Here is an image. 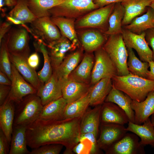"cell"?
<instances>
[{"mask_svg": "<svg viewBox=\"0 0 154 154\" xmlns=\"http://www.w3.org/2000/svg\"><path fill=\"white\" fill-rule=\"evenodd\" d=\"M81 117L55 121L38 119L27 127V146L33 149L46 144H60L66 148L63 154H73L81 134Z\"/></svg>", "mask_w": 154, "mask_h": 154, "instance_id": "6da1fadb", "label": "cell"}, {"mask_svg": "<svg viewBox=\"0 0 154 154\" xmlns=\"http://www.w3.org/2000/svg\"><path fill=\"white\" fill-rule=\"evenodd\" d=\"M113 86L124 92L133 100L138 102L145 100L154 90V80L129 74L116 76L112 78Z\"/></svg>", "mask_w": 154, "mask_h": 154, "instance_id": "7a4b0ae2", "label": "cell"}, {"mask_svg": "<svg viewBox=\"0 0 154 154\" xmlns=\"http://www.w3.org/2000/svg\"><path fill=\"white\" fill-rule=\"evenodd\" d=\"M17 104L13 125L26 127L38 119L43 106L36 94L26 96Z\"/></svg>", "mask_w": 154, "mask_h": 154, "instance_id": "3957f363", "label": "cell"}, {"mask_svg": "<svg viewBox=\"0 0 154 154\" xmlns=\"http://www.w3.org/2000/svg\"><path fill=\"white\" fill-rule=\"evenodd\" d=\"M102 47L116 66L118 76L129 74L127 65L128 52L122 34L109 36Z\"/></svg>", "mask_w": 154, "mask_h": 154, "instance_id": "277c9868", "label": "cell"}, {"mask_svg": "<svg viewBox=\"0 0 154 154\" xmlns=\"http://www.w3.org/2000/svg\"><path fill=\"white\" fill-rule=\"evenodd\" d=\"M98 8L93 0H66L62 3L50 9L48 12L51 17L75 19Z\"/></svg>", "mask_w": 154, "mask_h": 154, "instance_id": "5b68a950", "label": "cell"}, {"mask_svg": "<svg viewBox=\"0 0 154 154\" xmlns=\"http://www.w3.org/2000/svg\"><path fill=\"white\" fill-rule=\"evenodd\" d=\"M95 62L92 69L91 86L102 79L118 76L117 69L108 55L102 47L94 51Z\"/></svg>", "mask_w": 154, "mask_h": 154, "instance_id": "8992f818", "label": "cell"}, {"mask_svg": "<svg viewBox=\"0 0 154 154\" xmlns=\"http://www.w3.org/2000/svg\"><path fill=\"white\" fill-rule=\"evenodd\" d=\"M30 23L31 34L35 39L42 40L45 45L59 39L62 36L60 31L50 16L37 18Z\"/></svg>", "mask_w": 154, "mask_h": 154, "instance_id": "52a82bcc", "label": "cell"}, {"mask_svg": "<svg viewBox=\"0 0 154 154\" xmlns=\"http://www.w3.org/2000/svg\"><path fill=\"white\" fill-rule=\"evenodd\" d=\"M115 3L96 9L80 18L75 22L76 28H96L104 29L113 10Z\"/></svg>", "mask_w": 154, "mask_h": 154, "instance_id": "ba28073f", "label": "cell"}, {"mask_svg": "<svg viewBox=\"0 0 154 154\" xmlns=\"http://www.w3.org/2000/svg\"><path fill=\"white\" fill-rule=\"evenodd\" d=\"M122 35L127 48L134 49L141 60L147 62L152 60V51L146 40L145 32L137 34L123 28Z\"/></svg>", "mask_w": 154, "mask_h": 154, "instance_id": "9c48e42d", "label": "cell"}, {"mask_svg": "<svg viewBox=\"0 0 154 154\" xmlns=\"http://www.w3.org/2000/svg\"><path fill=\"white\" fill-rule=\"evenodd\" d=\"M100 136L97 140L98 146L106 152L128 132L124 125L114 123H100Z\"/></svg>", "mask_w": 154, "mask_h": 154, "instance_id": "30bf717a", "label": "cell"}, {"mask_svg": "<svg viewBox=\"0 0 154 154\" xmlns=\"http://www.w3.org/2000/svg\"><path fill=\"white\" fill-rule=\"evenodd\" d=\"M138 136L133 133H127L118 141L105 152L106 154H144V146L139 141Z\"/></svg>", "mask_w": 154, "mask_h": 154, "instance_id": "8fae6325", "label": "cell"}, {"mask_svg": "<svg viewBox=\"0 0 154 154\" xmlns=\"http://www.w3.org/2000/svg\"><path fill=\"white\" fill-rule=\"evenodd\" d=\"M12 78L11 90L7 97L17 104L29 95L37 93V90L27 82L11 63Z\"/></svg>", "mask_w": 154, "mask_h": 154, "instance_id": "7c38bea8", "label": "cell"}, {"mask_svg": "<svg viewBox=\"0 0 154 154\" xmlns=\"http://www.w3.org/2000/svg\"><path fill=\"white\" fill-rule=\"evenodd\" d=\"M50 58L53 70L59 66L69 51L75 50L77 48L66 37L62 35L59 39L45 45Z\"/></svg>", "mask_w": 154, "mask_h": 154, "instance_id": "4fadbf2b", "label": "cell"}, {"mask_svg": "<svg viewBox=\"0 0 154 154\" xmlns=\"http://www.w3.org/2000/svg\"><path fill=\"white\" fill-rule=\"evenodd\" d=\"M29 54H16L9 53L10 60L25 79L37 90L42 83L35 69L31 68L27 62Z\"/></svg>", "mask_w": 154, "mask_h": 154, "instance_id": "5bb4252c", "label": "cell"}, {"mask_svg": "<svg viewBox=\"0 0 154 154\" xmlns=\"http://www.w3.org/2000/svg\"><path fill=\"white\" fill-rule=\"evenodd\" d=\"M28 31L23 27L10 30L8 34L7 47L10 53L29 54Z\"/></svg>", "mask_w": 154, "mask_h": 154, "instance_id": "9a60e30c", "label": "cell"}, {"mask_svg": "<svg viewBox=\"0 0 154 154\" xmlns=\"http://www.w3.org/2000/svg\"><path fill=\"white\" fill-rule=\"evenodd\" d=\"M36 94L43 106L62 97L61 81L54 72L48 81L41 84Z\"/></svg>", "mask_w": 154, "mask_h": 154, "instance_id": "2e32d148", "label": "cell"}, {"mask_svg": "<svg viewBox=\"0 0 154 154\" xmlns=\"http://www.w3.org/2000/svg\"><path fill=\"white\" fill-rule=\"evenodd\" d=\"M90 52L84 54L80 63L71 72L67 79L76 82L90 84L94 56Z\"/></svg>", "mask_w": 154, "mask_h": 154, "instance_id": "e0dca14e", "label": "cell"}, {"mask_svg": "<svg viewBox=\"0 0 154 154\" xmlns=\"http://www.w3.org/2000/svg\"><path fill=\"white\" fill-rule=\"evenodd\" d=\"M129 121L125 112L116 104L109 102H104L102 104L100 123L124 125Z\"/></svg>", "mask_w": 154, "mask_h": 154, "instance_id": "ac0fdd59", "label": "cell"}, {"mask_svg": "<svg viewBox=\"0 0 154 154\" xmlns=\"http://www.w3.org/2000/svg\"><path fill=\"white\" fill-rule=\"evenodd\" d=\"M15 102L8 97L0 106V127L10 145L15 117Z\"/></svg>", "mask_w": 154, "mask_h": 154, "instance_id": "d6986e66", "label": "cell"}, {"mask_svg": "<svg viewBox=\"0 0 154 154\" xmlns=\"http://www.w3.org/2000/svg\"><path fill=\"white\" fill-rule=\"evenodd\" d=\"M61 81L62 97L67 104L81 98L89 91L90 84L81 83L68 79Z\"/></svg>", "mask_w": 154, "mask_h": 154, "instance_id": "ffe728a7", "label": "cell"}, {"mask_svg": "<svg viewBox=\"0 0 154 154\" xmlns=\"http://www.w3.org/2000/svg\"><path fill=\"white\" fill-rule=\"evenodd\" d=\"M154 0H123L121 4L125 10L122 27L129 24L135 17L142 15Z\"/></svg>", "mask_w": 154, "mask_h": 154, "instance_id": "44dd1931", "label": "cell"}, {"mask_svg": "<svg viewBox=\"0 0 154 154\" xmlns=\"http://www.w3.org/2000/svg\"><path fill=\"white\" fill-rule=\"evenodd\" d=\"M131 106L135 113V123L141 125L154 114V90L150 92L143 101L132 100Z\"/></svg>", "mask_w": 154, "mask_h": 154, "instance_id": "7402d4cb", "label": "cell"}, {"mask_svg": "<svg viewBox=\"0 0 154 154\" xmlns=\"http://www.w3.org/2000/svg\"><path fill=\"white\" fill-rule=\"evenodd\" d=\"M82 48L66 56L63 61L55 70H53L61 81L67 79L70 74L79 64L84 54Z\"/></svg>", "mask_w": 154, "mask_h": 154, "instance_id": "603a6c76", "label": "cell"}, {"mask_svg": "<svg viewBox=\"0 0 154 154\" xmlns=\"http://www.w3.org/2000/svg\"><path fill=\"white\" fill-rule=\"evenodd\" d=\"M143 123L142 125H138L129 121L126 129L140 138L139 142L142 145H149L154 147V127L150 119L148 118Z\"/></svg>", "mask_w": 154, "mask_h": 154, "instance_id": "cb8c5ba5", "label": "cell"}, {"mask_svg": "<svg viewBox=\"0 0 154 154\" xmlns=\"http://www.w3.org/2000/svg\"><path fill=\"white\" fill-rule=\"evenodd\" d=\"M67 104L62 97L43 106L38 119L46 121L64 119V115Z\"/></svg>", "mask_w": 154, "mask_h": 154, "instance_id": "d4e9b609", "label": "cell"}, {"mask_svg": "<svg viewBox=\"0 0 154 154\" xmlns=\"http://www.w3.org/2000/svg\"><path fill=\"white\" fill-rule=\"evenodd\" d=\"M102 104L87 110L81 117L80 128L81 133L93 132L98 135L100 124Z\"/></svg>", "mask_w": 154, "mask_h": 154, "instance_id": "484cf974", "label": "cell"}, {"mask_svg": "<svg viewBox=\"0 0 154 154\" xmlns=\"http://www.w3.org/2000/svg\"><path fill=\"white\" fill-rule=\"evenodd\" d=\"M123 28L137 34L154 28V10L150 6L148 7L145 13L135 17Z\"/></svg>", "mask_w": 154, "mask_h": 154, "instance_id": "4316f807", "label": "cell"}, {"mask_svg": "<svg viewBox=\"0 0 154 154\" xmlns=\"http://www.w3.org/2000/svg\"><path fill=\"white\" fill-rule=\"evenodd\" d=\"M107 39L99 31L88 30L81 34L80 41L84 50L91 53L102 47Z\"/></svg>", "mask_w": 154, "mask_h": 154, "instance_id": "83f0119b", "label": "cell"}, {"mask_svg": "<svg viewBox=\"0 0 154 154\" xmlns=\"http://www.w3.org/2000/svg\"><path fill=\"white\" fill-rule=\"evenodd\" d=\"M50 17L61 35L68 39L77 48H80L81 45L75 30V19L61 17Z\"/></svg>", "mask_w": 154, "mask_h": 154, "instance_id": "f1b7e54d", "label": "cell"}, {"mask_svg": "<svg viewBox=\"0 0 154 154\" xmlns=\"http://www.w3.org/2000/svg\"><path fill=\"white\" fill-rule=\"evenodd\" d=\"M112 79L104 78L91 86L89 91L90 106H95L102 104L113 87Z\"/></svg>", "mask_w": 154, "mask_h": 154, "instance_id": "f546056e", "label": "cell"}, {"mask_svg": "<svg viewBox=\"0 0 154 154\" xmlns=\"http://www.w3.org/2000/svg\"><path fill=\"white\" fill-rule=\"evenodd\" d=\"M132 100L127 94L113 86L104 102H111L117 105L125 112L129 121L135 123L134 112L131 106Z\"/></svg>", "mask_w": 154, "mask_h": 154, "instance_id": "4dcf8cb0", "label": "cell"}, {"mask_svg": "<svg viewBox=\"0 0 154 154\" xmlns=\"http://www.w3.org/2000/svg\"><path fill=\"white\" fill-rule=\"evenodd\" d=\"M27 127L13 125L9 154H29L27 148L26 135Z\"/></svg>", "mask_w": 154, "mask_h": 154, "instance_id": "1f68e13d", "label": "cell"}, {"mask_svg": "<svg viewBox=\"0 0 154 154\" xmlns=\"http://www.w3.org/2000/svg\"><path fill=\"white\" fill-rule=\"evenodd\" d=\"M90 102L88 92L81 98L67 104L64 112V119L82 117L88 110Z\"/></svg>", "mask_w": 154, "mask_h": 154, "instance_id": "d6a6232c", "label": "cell"}, {"mask_svg": "<svg viewBox=\"0 0 154 154\" xmlns=\"http://www.w3.org/2000/svg\"><path fill=\"white\" fill-rule=\"evenodd\" d=\"M125 14V10L121 3H116L113 11L108 20L109 26L104 32L106 35L122 34V22Z\"/></svg>", "mask_w": 154, "mask_h": 154, "instance_id": "836d02e7", "label": "cell"}, {"mask_svg": "<svg viewBox=\"0 0 154 154\" xmlns=\"http://www.w3.org/2000/svg\"><path fill=\"white\" fill-rule=\"evenodd\" d=\"M34 45L36 51L42 53L43 56V66L37 75L42 84H44L51 77L53 72L50 58L46 47L42 40L39 39H36Z\"/></svg>", "mask_w": 154, "mask_h": 154, "instance_id": "e575fe53", "label": "cell"}, {"mask_svg": "<svg viewBox=\"0 0 154 154\" xmlns=\"http://www.w3.org/2000/svg\"><path fill=\"white\" fill-rule=\"evenodd\" d=\"M66 0H28V6L37 18L50 16L48 11Z\"/></svg>", "mask_w": 154, "mask_h": 154, "instance_id": "d590c367", "label": "cell"}, {"mask_svg": "<svg viewBox=\"0 0 154 154\" xmlns=\"http://www.w3.org/2000/svg\"><path fill=\"white\" fill-rule=\"evenodd\" d=\"M127 48L128 54L127 65L129 73L147 79L149 68V62H143L139 59L133 49Z\"/></svg>", "mask_w": 154, "mask_h": 154, "instance_id": "8d00e7d4", "label": "cell"}, {"mask_svg": "<svg viewBox=\"0 0 154 154\" xmlns=\"http://www.w3.org/2000/svg\"><path fill=\"white\" fill-rule=\"evenodd\" d=\"M9 16L25 24L31 23L37 18L29 8L28 0H17V4L9 12Z\"/></svg>", "mask_w": 154, "mask_h": 154, "instance_id": "74e56055", "label": "cell"}, {"mask_svg": "<svg viewBox=\"0 0 154 154\" xmlns=\"http://www.w3.org/2000/svg\"><path fill=\"white\" fill-rule=\"evenodd\" d=\"M7 33L3 38L0 43V69L1 70L7 75L9 79L11 81V63L10 58L9 52L7 47Z\"/></svg>", "mask_w": 154, "mask_h": 154, "instance_id": "f35d334b", "label": "cell"}, {"mask_svg": "<svg viewBox=\"0 0 154 154\" xmlns=\"http://www.w3.org/2000/svg\"><path fill=\"white\" fill-rule=\"evenodd\" d=\"M63 146L58 144H46L33 149L29 154H59Z\"/></svg>", "mask_w": 154, "mask_h": 154, "instance_id": "ab89813d", "label": "cell"}, {"mask_svg": "<svg viewBox=\"0 0 154 154\" xmlns=\"http://www.w3.org/2000/svg\"><path fill=\"white\" fill-rule=\"evenodd\" d=\"M98 135L93 132L81 133L80 137L79 142L85 139L89 140L92 144L90 154H99L101 150L99 148L97 144V137Z\"/></svg>", "mask_w": 154, "mask_h": 154, "instance_id": "60d3db41", "label": "cell"}, {"mask_svg": "<svg viewBox=\"0 0 154 154\" xmlns=\"http://www.w3.org/2000/svg\"><path fill=\"white\" fill-rule=\"evenodd\" d=\"M8 141L2 130H0V154H9L10 147Z\"/></svg>", "mask_w": 154, "mask_h": 154, "instance_id": "b9f144b4", "label": "cell"}, {"mask_svg": "<svg viewBox=\"0 0 154 154\" xmlns=\"http://www.w3.org/2000/svg\"><path fill=\"white\" fill-rule=\"evenodd\" d=\"M87 139H85L79 142L73 148V152L77 154H87V152L86 151V150L88 154H89V152L87 149H86V148L89 149L90 152V149L88 148H87V146H87L88 144L91 143V142L89 140L88 142V140Z\"/></svg>", "mask_w": 154, "mask_h": 154, "instance_id": "7bdbcfd3", "label": "cell"}, {"mask_svg": "<svg viewBox=\"0 0 154 154\" xmlns=\"http://www.w3.org/2000/svg\"><path fill=\"white\" fill-rule=\"evenodd\" d=\"M145 33V38L147 43L152 49V61L154 62V28L147 30Z\"/></svg>", "mask_w": 154, "mask_h": 154, "instance_id": "ee69618b", "label": "cell"}, {"mask_svg": "<svg viewBox=\"0 0 154 154\" xmlns=\"http://www.w3.org/2000/svg\"><path fill=\"white\" fill-rule=\"evenodd\" d=\"M11 86L0 84V106L5 102L9 93Z\"/></svg>", "mask_w": 154, "mask_h": 154, "instance_id": "f6af8a7d", "label": "cell"}, {"mask_svg": "<svg viewBox=\"0 0 154 154\" xmlns=\"http://www.w3.org/2000/svg\"><path fill=\"white\" fill-rule=\"evenodd\" d=\"M27 62L29 66L35 69L38 66L39 63V56L37 52L31 54L27 58Z\"/></svg>", "mask_w": 154, "mask_h": 154, "instance_id": "bcb514c9", "label": "cell"}, {"mask_svg": "<svg viewBox=\"0 0 154 154\" xmlns=\"http://www.w3.org/2000/svg\"><path fill=\"white\" fill-rule=\"evenodd\" d=\"M11 24L9 22H4L1 23L0 27V43L5 35L10 31Z\"/></svg>", "mask_w": 154, "mask_h": 154, "instance_id": "7dc6e473", "label": "cell"}, {"mask_svg": "<svg viewBox=\"0 0 154 154\" xmlns=\"http://www.w3.org/2000/svg\"><path fill=\"white\" fill-rule=\"evenodd\" d=\"M123 0H93L94 3L98 8L112 3H121Z\"/></svg>", "mask_w": 154, "mask_h": 154, "instance_id": "c3c4849f", "label": "cell"}, {"mask_svg": "<svg viewBox=\"0 0 154 154\" xmlns=\"http://www.w3.org/2000/svg\"><path fill=\"white\" fill-rule=\"evenodd\" d=\"M12 82L7 75L0 70V84L11 86Z\"/></svg>", "mask_w": 154, "mask_h": 154, "instance_id": "681fc988", "label": "cell"}, {"mask_svg": "<svg viewBox=\"0 0 154 154\" xmlns=\"http://www.w3.org/2000/svg\"><path fill=\"white\" fill-rule=\"evenodd\" d=\"M17 0H4L2 5L0 7V10L3 12L5 13V10L3 7L5 6L8 7L15 6L17 4Z\"/></svg>", "mask_w": 154, "mask_h": 154, "instance_id": "f907efd6", "label": "cell"}, {"mask_svg": "<svg viewBox=\"0 0 154 154\" xmlns=\"http://www.w3.org/2000/svg\"><path fill=\"white\" fill-rule=\"evenodd\" d=\"M148 62L150 70L147 74V79L154 80V62L152 60Z\"/></svg>", "mask_w": 154, "mask_h": 154, "instance_id": "816d5d0a", "label": "cell"}, {"mask_svg": "<svg viewBox=\"0 0 154 154\" xmlns=\"http://www.w3.org/2000/svg\"><path fill=\"white\" fill-rule=\"evenodd\" d=\"M7 22L11 24L20 25L23 27H24L25 25V23L21 21L17 20L9 16L7 17Z\"/></svg>", "mask_w": 154, "mask_h": 154, "instance_id": "f5cc1de1", "label": "cell"}, {"mask_svg": "<svg viewBox=\"0 0 154 154\" xmlns=\"http://www.w3.org/2000/svg\"><path fill=\"white\" fill-rule=\"evenodd\" d=\"M151 119H150L151 123L154 127V114L151 116Z\"/></svg>", "mask_w": 154, "mask_h": 154, "instance_id": "db71d44e", "label": "cell"}, {"mask_svg": "<svg viewBox=\"0 0 154 154\" xmlns=\"http://www.w3.org/2000/svg\"><path fill=\"white\" fill-rule=\"evenodd\" d=\"M150 6L154 10V0L152 2Z\"/></svg>", "mask_w": 154, "mask_h": 154, "instance_id": "11a10c76", "label": "cell"}]
</instances>
